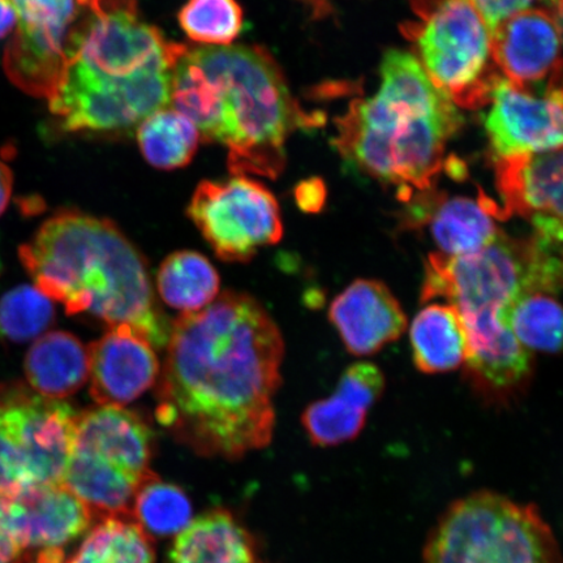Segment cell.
I'll use <instances>...</instances> for the list:
<instances>
[{
  "mask_svg": "<svg viewBox=\"0 0 563 563\" xmlns=\"http://www.w3.org/2000/svg\"><path fill=\"white\" fill-rule=\"evenodd\" d=\"M329 319L352 355L368 356L406 332L407 317L383 282L357 279L338 295Z\"/></svg>",
  "mask_w": 563,
  "mask_h": 563,
  "instance_id": "obj_18",
  "label": "cell"
},
{
  "mask_svg": "<svg viewBox=\"0 0 563 563\" xmlns=\"http://www.w3.org/2000/svg\"><path fill=\"white\" fill-rule=\"evenodd\" d=\"M170 108L187 117L203 141L227 147L236 175L277 178L288 136L317 124L258 46L188 48L174 70Z\"/></svg>",
  "mask_w": 563,
  "mask_h": 563,
  "instance_id": "obj_3",
  "label": "cell"
},
{
  "mask_svg": "<svg viewBox=\"0 0 563 563\" xmlns=\"http://www.w3.org/2000/svg\"><path fill=\"white\" fill-rule=\"evenodd\" d=\"M77 419L79 413L62 400L23 385H0V426L15 442L32 485L65 483Z\"/></svg>",
  "mask_w": 563,
  "mask_h": 563,
  "instance_id": "obj_11",
  "label": "cell"
},
{
  "mask_svg": "<svg viewBox=\"0 0 563 563\" xmlns=\"http://www.w3.org/2000/svg\"><path fill=\"white\" fill-rule=\"evenodd\" d=\"M18 15L12 0H0V40L15 30Z\"/></svg>",
  "mask_w": 563,
  "mask_h": 563,
  "instance_id": "obj_37",
  "label": "cell"
},
{
  "mask_svg": "<svg viewBox=\"0 0 563 563\" xmlns=\"http://www.w3.org/2000/svg\"><path fill=\"white\" fill-rule=\"evenodd\" d=\"M20 258L35 287L68 314L90 313L109 327L130 325L153 347L167 344L172 323L145 258L111 221L62 210L21 246Z\"/></svg>",
  "mask_w": 563,
  "mask_h": 563,
  "instance_id": "obj_4",
  "label": "cell"
},
{
  "mask_svg": "<svg viewBox=\"0 0 563 563\" xmlns=\"http://www.w3.org/2000/svg\"><path fill=\"white\" fill-rule=\"evenodd\" d=\"M418 21L404 27L418 60L462 108L487 106L503 79L492 55V32L473 0H411Z\"/></svg>",
  "mask_w": 563,
  "mask_h": 563,
  "instance_id": "obj_8",
  "label": "cell"
},
{
  "mask_svg": "<svg viewBox=\"0 0 563 563\" xmlns=\"http://www.w3.org/2000/svg\"><path fill=\"white\" fill-rule=\"evenodd\" d=\"M497 180L506 216L563 222V150L498 161Z\"/></svg>",
  "mask_w": 563,
  "mask_h": 563,
  "instance_id": "obj_20",
  "label": "cell"
},
{
  "mask_svg": "<svg viewBox=\"0 0 563 563\" xmlns=\"http://www.w3.org/2000/svg\"><path fill=\"white\" fill-rule=\"evenodd\" d=\"M424 563H563V555L533 505L476 492L442 514L429 533Z\"/></svg>",
  "mask_w": 563,
  "mask_h": 563,
  "instance_id": "obj_6",
  "label": "cell"
},
{
  "mask_svg": "<svg viewBox=\"0 0 563 563\" xmlns=\"http://www.w3.org/2000/svg\"><path fill=\"white\" fill-rule=\"evenodd\" d=\"M147 533L129 517L103 518L67 563H153Z\"/></svg>",
  "mask_w": 563,
  "mask_h": 563,
  "instance_id": "obj_27",
  "label": "cell"
},
{
  "mask_svg": "<svg viewBox=\"0 0 563 563\" xmlns=\"http://www.w3.org/2000/svg\"><path fill=\"white\" fill-rule=\"evenodd\" d=\"M157 287L166 305L181 312L192 313L217 299L220 276L200 253L180 251L162 263Z\"/></svg>",
  "mask_w": 563,
  "mask_h": 563,
  "instance_id": "obj_25",
  "label": "cell"
},
{
  "mask_svg": "<svg viewBox=\"0 0 563 563\" xmlns=\"http://www.w3.org/2000/svg\"><path fill=\"white\" fill-rule=\"evenodd\" d=\"M25 375L40 396L67 398L88 382L89 351L73 334L47 333L27 351Z\"/></svg>",
  "mask_w": 563,
  "mask_h": 563,
  "instance_id": "obj_22",
  "label": "cell"
},
{
  "mask_svg": "<svg viewBox=\"0 0 563 563\" xmlns=\"http://www.w3.org/2000/svg\"><path fill=\"white\" fill-rule=\"evenodd\" d=\"M490 32L506 19L519 12L541 9L563 20V0H473Z\"/></svg>",
  "mask_w": 563,
  "mask_h": 563,
  "instance_id": "obj_34",
  "label": "cell"
},
{
  "mask_svg": "<svg viewBox=\"0 0 563 563\" xmlns=\"http://www.w3.org/2000/svg\"><path fill=\"white\" fill-rule=\"evenodd\" d=\"M505 321L528 351L562 354L563 307L551 294L522 295L505 312Z\"/></svg>",
  "mask_w": 563,
  "mask_h": 563,
  "instance_id": "obj_28",
  "label": "cell"
},
{
  "mask_svg": "<svg viewBox=\"0 0 563 563\" xmlns=\"http://www.w3.org/2000/svg\"><path fill=\"white\" fill-rule=\"evenodd\" d=\"M32 563H65L63 551H44L37 554Z\"/></svg>",
  "mask_w": 563,
  "mask_h": 563,
  "instance_id": "obj_39",
  "label": "cell"
},
{
  "mask_svg": "<svg viewBox=\"0 0 563 563\" xmlns=\"http://www.w3.org/2000/svg\"><path fill=\"white\" fill-rule=\"evenodd\" d=\"M415 365L438 375L466 364L468 341L460 312L452 305H429L415 317L411 329Z\"/></svg>",
  "mask_w": 563,
  "mask_h": 563,
  "instance_id": "obj_24",
  "label": "cell"
},
{
  "mask_svg": "<svg viewBox=\"0 0 563 563\" xmlns=\"http://www.w3.org/2000/svg\"><path fill=\"white\" fill-rule=\"evenodd\" d=\"M367 413L335 393L309 406L301 421L314 445L328 448L356 439L363 431Z\"/></svg>",
  "mask_w": 563,
  "mask_h": 563,
  "instance_id": "obj_31",
  "label": "cell"
},
{
  "mask_svg": "<svg viewBox=\"0 0 563 563\" xmlns=\"http://www.w3.org/2000/svg\"><path fill=\"white\" fill-rule=\"evenodd\" d=\"M170 563H262L250 534L227 511H211L183 531Z\"/></svg>",
  "mask_w": 563,
  "mask_h": 563,
  "instance_id": "obj_23",
  "label": "cell"
},
{
  "mask_svg": "<svg viewBox=\"0 0 563 563\" xmlns=\"http://www.w3.org/2000/svg\"><path fill=\"white\" fill-rule=\"evenodd\" d=\"M295 199H297L298 206L302 211L307 213H317L327 200V189L320 179H308L301 181L300 185L295 189Z\"/></svg>",
  "mask_w": 563,
  "mask_h": 563,
  "instance_id": "obj_36",
  "label": "cell"
},
{
  "mask_svg": "<svg viewBox=\"0 0 563 563\" xmlns=\"http://www.w3.org/2000/svg\"><path fill=\"white\" fill-rule=\"evenodd\" d=\"M201 136L179 111L162 109L137 125V143L150 165L175 170L192 161Z\"/></svg>",
  "mask_w": 563,
  "mask_h": 563,
  "instance_id": "obj_26",
  "label": "cell"
},
{
  "mask_svg": "<svg viewBox=\"0 0 563 563\" xmlns=\"http://www.w3.org/2000/svg\"><path fill=\"white\" fill-rule=\"evenodd\" d=\"M562 19L547 10L517 13L492 31V55L499 74L522 89L540 87L561 65Z\"/></svg>",
  "mask_w": 563,
  "mask_h": 563,
  "instance_id": "obj_15",
  "label": "cell"
},
{
  "mask_svg": "<svg viewBox=\"0 0 563 563\" xmlns=\"http://www.w3.org/2000/svg\"><path fill=\"white\" fill-rule=\"evenodd\" d=\"M90 0H12L18 23L5 47L4 69L25 93L51 100L65 68L70 37Z\"/></svg>",
  "mask_w": 563,
  "mask_h": 563,
  "instance_id": "obj_10",
  "label": "cell"
},
{
  "mask_svg": "<svg viewBox=\"0 0 563 563\" xmlns=\"http://www.w3.org/2000/svg\"><path fill=\"white\" fill-rule=\"evenodd\" d=\"M178 19L189 40L208 47L231 46L244 24L236 0H188Z\"/></svg>",
  "mask_w": 563,
  "mask_h": 563,
  "instance_id": "obj_30",
  "label": "cell"
},
{
  "mask_svg": "<svg viewBox=\"0 0 563 563\" xmlns=\"http://www.w3.org/2000/svg\"><path fill=\"white\" fill-rule=\"evenodd\" d=\"M32 485L23 460L9 433L0 426V496Z\"/></svg>",
  "mask_w": 563,
  "mask_h": 563,
  "instance_id": "obj_35",
  "label": "cell"
},
{
  "mask_svg": "<svg viewBox=\"0 0 563 563\" xmlns=\"http://www.w3.org/2000/svg\"><path fill=\"white\" fill-rule=\"evenodd\" d=\"M504 208L487 196H417L407 213V227H429L441 255L462 257L487 246L499 234L496 221L506 218Z\"/></svg>",
  "mask_w": 563,
  "mask_h": 563,
  "instance_id": "obj_17",
  "label": "cell"
},
{
  "mask_svg": "<svg viewBox=\"0 0 563 563\" xmlns=\"http://www.w3.org/2000/svg\"><path fill=\"white\" fill-rule=\"evenodd\" d=\"M187 51L147 24L136 0H90L51 110L68 132L131 130L170 106L174 70Z\"/></svg>",
  "mask_w": 563,
  "mask_h": 563,
  "instance_id": "obj_2",
  "label": "cell"
},
{
  "mask_svg": "<svg viewBox=\"0 0 563 563\" xmlns=\"http://www.w3.org/2000/svg\"><path fill=\"white\" fill-rule=\"evenodd\" d=\"M188 216L217 257L228 263L251 262L262 246L277 244L284 236L276 197L244 175L201 181Z\"/></svg>",
  "mask_w": 563,
  "mask_h": 563,
  "instance_id": "obj_9",
  "label": "cell"
},
{
  "mask_svg": "<svg viewBox=\"0 0 563 563\" xmlns=\"http://www.w3.org/2000/svg\"><path fill=\"white\" fill-rule=\"evenodd\" d=\"M384 390L385 376L382 369L372 363H356L344 371L335 393L369 411L382 398Z\"/></svg>",
  "mask_w": 563,
  "mask_h": 563,
  "instance_id": "obj_33",
  "label": "cell"
},
{
  "mask_svg": "<svg viewBox=\"0 0 563 563\" xmlns=\"http://www.w3.org/2000/svg\"><path fill=\"white\" fill-rule=\"evenodd\" d=\"M91 519L88 506L65 484H33L0 496V527L20 551H63V545L86 532Z\"/></svg>",
  "mask_w": 563,
  "mask_h": 563,
  "instance_id": "obj_14",
  "label": "cell"
},
{
  "mask_svg": "<svg viewBox=\"0 0 563 563\" xmlns=\"http://www.w3.org/2000/svg\"><path fill=\"white\" fill-rule=\"evenodd\" d=\"M487 104L483 122L497 161L563 150V62L544 89L503 77Z\"/></svg>",
  "mask_w": 563,
  "mask_h": 563,
  "instance_id": "obj_12",
  "label": "cell"
},
{
  "mask_svg": "<svg viewBox=\"0 0 563 563\" xmlns=\"http://www.w3.org/2000/svg\"><path fill=\"white\" fill-rule=\"evenodd\" d=\"M468 341L466 376L490 404H510L532 377V355L512 334L505 312L460 313Z\"/></svg>",
  "mask_w": 563,
  "mask_h": 563,
  "instance_id": "obj_13",
  "label": "cell"
},
{
  "mask_svg": "<svg viewBox=\"0 0 563 563\" xmlns=\"http://www.w3.org/2000/svg\"><path fill=\"white\" fill-rule=\"evenodd\" d=\"M285 343L251 295L227 291L172 323L156 417L202 456L238 460L269 445Z\"/></svg>",
  "mask_w": 563,
  "mask_h": 563,
  "instance_id": "obj_1",
  "label": "cell"
},
{
  "mask_svg": "<svg viewBox=\"0 0 563 563\" xmlns=\"http://www.w3.org/2000/svg\"><path fill=\"white\" fill-rule=\"evenodd\" d=\"M551 256L534 235L514 239L499 232L473 255H429L421 301L449 300L457 312L508 311L526 294H553Z\"/></svg>",
  "mask_w": 563,
  "mask_h": 563,
  "instance_id": "obj_7",
  "label": "cell"
},
{
  "mask_svg": "<svg viewBox=\"0 0 563 563\" xmlns=\"http://www.w3.org/2000/svg\"><path fill=\"white\" fill-rule=\"evenodd\" d=\"M88 351L90 396L98 406L129 405L158 378L153 344L130 325L110 327Z\"/></svg>",
  "mask_w": 563,
  "mask_h": 563,
  "instance_id": "obj_16",
  "label": "cell"
},
{
  "mask_svg": "<svg viewBox=\"0 0 563 563\" xmlns=\"http://www.w3.org/2000/svg\"><path fill=\"white\" fill-rule=\"evenodd\" d=\"M145 482V481H144ZM86 450L74 448L65 484L98 517H129L144 483Z\"/></svg>",
  "mask_w": 563,
  "mask_h": 563,
  "instance_id": "obj_21",
  "label": "cell"
},
{
  "mask_svg": "<svg viewBox=\"0 0 563 563\" xmlns=\"http://www.w3.org/2000/svg\"><path fill=\"white\" fill-rule=\"evenodd\" d=\"M12 194V173L3 162H0V216L3 214L7 206H9Z\"/></svg>",
  "mask_w": 563,
  "mask_h": 563,
  "instance_id": "obj_38",
  "label": "cell"
},
{
  "mask_svg": "<svg viewBox=\"0 0 563 563\" xmlns=\"http://www.w3.org/2000/svg\"><path fill=\"white\" fill-rule=\"evenodd\" d=\"M153 439L151 427L136 412L100 406L79 415L75 448L144 482L153 474Z\"/></svg>",
  "mask_w": 563,
  "mask_h": 563,
  "instance_id": "obj_19",
  "label": "cell"
},
{
  "mask_svg": "<svg viewBox=\"0 0 563 563\" xmlns=\"http://www.w3.org/2000/svg\"><path fill=\"white\" fill-rule=\"evenodd\" d=\"M460 111L417 56L386 53L375 96L350 104L338 119L336 150L357 168L398 187L400 199L426 192L439 175Z\"/></svg>",
  "mask_w": 563,
  "mask_h": 563,
  "instance_id": "obj_5",
  "label": "cell"
},
{
  "mask_svg": "<svg viewBox=\"0 0 563 563\" xmlns=\"http://www.w3.org/2000/svg\"><path fill=\"white\" fill-rule=\"evenodd\" d=\"M131 517L146 533L170 537L191 525L192 505L185 492L153 473L137 490Z\"/></svg>",
  "mask_w": 563,
  "mask_h": 563,
  "instance_id": "obj_29",
  "label": "cell"
},
{
  "mask_svg": "<svg viewBox=\"0 0 563 563\" xmlns=\"http://www.w3.org/2000/svg\"><path fill=\"white\" fill-rule=\"evenodd\" d=\"M51 298L37 287L20 286L0 300V336L26 342L44 333L54 320Z\"/></svg>",
  "mask_w": 563,
  "mask_h": 563,
  "instance_id": "obj_32",
  "label": "cell"
}]
</instances>
